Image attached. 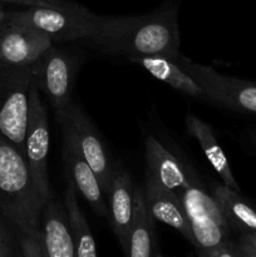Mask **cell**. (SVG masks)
Wrapping results in <instances>:
<instances>
[{"mask_svg": "<svg viewBox=\"0 0 256 257\" xmlns=\"http://www.w3.org/2000/svg\"><path fill=\"white\" fill-rule=\"evenodd\" d=\"M143 195L153 220L160 221L177 230L193 245L192 230L178 193L162 187L147 175Z\"/></svg>", "mask_w": 256, "mask_h": 257, "instance_id": "obj_12", "label": "cell"}, {"mask_svg": "<svg viewBox=\"0 0 256 257\" xmlns=\"http://www.w3.org/2000/svg\"><path fill=\"white\" fill-rule=\"evenodd\" d=\"M186 128H187V132L201 146L207 161L211 163L213 170L217 172V175L222 178L223 185L240 192V187L233 177L227 157L221 148L220 143L217 142L216 136L213 135L212 128L195 115L186 117Z\"/></svg>", "mask_w": 256, "mask_h": 257, "instance_id": "obj_17", "label": "cell"}, {"mask_svg": "<svg viewBox=\"0 0 256 257\" xmlns=\"http://www.w3.org/2000/svg\"><path fill=\"white\" fill-rule=\"evenodd\" d=\"M213 196L222 207L231 227L245 232H256V208L237 191L225 185L216 186Z\"/></svg>", "mask_w": 256, "mask_h": 257, "instance_id": "obj_19", "label": "cell"}, {"mask_svg": "<svg viewBox=\"0 0 256 257\" xmlns=\"http://www.w3.org/2000/svg\"><path fill=\"white\" fill-rule=\"evenodd\" d=\"M156 257H163V256H161L160 253H157V255H156Z\"/></svg>", "mask_w": 256, "mask_h": 257, "instance_id": "obj_29", "label": "cell"}, {"mask_svg": "<svg viewBox=\"0 0 256 257\" xmlns=\"http://www.w3.org/2000/svg\"><path fill=\"white\" fill-rule=\"evenodd\" d=\"M97 19L98 15L77 3L67 7H30L8 12L7 15L8 22L33 28L47 35L54 44L89 40L97 30Z\"/></svg>", "mask_w": 256, "mask_h": 257, "instance_id": "obj_3", "label": "cell"}, {"mask_svg": "<svg viewBox=\"0 0 256 257\" xmlns=\"http://www.w3.org/2000/svg\"><path fill=\"white\" fill-rule=\"evenodd\" d=\"M178 5L167 2L155 12L131 17H100L90 42L105 54L123 57L162 55L173 58L180 53Z\"/></svg>", "mask_w": 256, "mask_h": 257, "instance_id": "obj_1", "label": "cell"}, {"mask_svg": "<svg viewBox=\"0 0 256 257\" xmlns=\"http://www.w3.org/2000/svg\"><path fill=\"white\" fill-rule=\"evenodd\" d=\"M192 75L207 94L208 102L242 113L256 114V83L227 77L178 53L170 58Z\"/></svg>", "mask_w": 256, "mask_h": 257, "instance_id": "obj_6", "label": "cell"}, {"mask_svg": "<svg viewBox=\"0 0 256 257\" xmlns=\"http://www.w3.org/2000/svg\"><path fill=\"white\" fill-rule=\"evenodd\" d=\"M252 141L256 143V131L252 133Z\"/></svg>", "mask_w": 256, "mask_h": 257, "instance_id": "obj_28", "label": "cell"}, {"mask_svg": "<svg viewBox=\"0 0 256 257\" xmlns=\"http://www.w3.org/2000/svg\"><path fill=\"white\" fill-rule=\"evenodd\" d=\"M238 253H240V257H256V251L248 245L247 242H245L243 240L238 241Z\"/></svg>", "mask_w": 256, "mask_h": 257, "instance_id": "obj_25", "label": "cell"}, {"mask_svg": "<svg viewBox=\"0 0 256 257\" xmlns=\"http://www.w3.org/2000/svg\"><path fill=\"white\" fill-rule=\"evenodd\" d=\"M3 3H10V4L22 5V7H67L73 2L69 0H0Z\"/></svg>", "mask_w": 256, "mask_h": 257, "instance_id": "obj_23", "label": "cell"}, {"mask_svg": "<svg viewBox=\"0 0 256 257\" xmlns=\"http://www.w3.org/2000/svg\"><path fill=\"white\" fill-rule=\"evenodd\" d=\"M108 198V220L123 251H128L131 227L135 210V187L132 178L123 166H114Z\"/></svg>", "mask_w": 256, "mask_h": 257, "instance_id": "obj_11", "label": "cell"}, {"mask_svg": "<svg viewBox=\"0 0 256 257\" xmlns=\"http://www.w3.org/2000/svg\"><path fill=\"white\" fill-rule=\"evenodd\" d=\"M32 84V67H17L0 60V135L24 155Z\"/></svg>", "mask_w": 256, "mask_h": 257, "instance_id": "obj_4", "label": "cell"}, {"mask_svg": "<svg viewBox=\"0 0 256 257\" xmlns=\"http://www.w3.org/2000/svg\"><path fill=\"white\" fill-rule=\"evenodd\" d=\"M49 142L47 109L42 102L39 89L33 83L29 92V110L25 131V157L44 205L53 197L48 177Z\"/></svg>", "mask_w": 256, "mask_h": 257, "instance_id": "obj_9", "label": "cell"}, {"mask_svg": "<svg viewBox=\"0 0 256 257\" xmlns=\"http://www.w3.org/2000/svg\"><path fill=\"white\" fill-rule=\"evenodd\" d=\"M57 120L62 128L63 138L70 141L82 153L94 171L105 196L112 182L114 166L110 162L93 123L74 102L70 103L67 109L57 117Z\"/></svg>", "mask_w": 256, "mask_h": 257, "instance_id": "obj_7", "label": "cell"}, {"mask_svg": "<svg viewBox=\"0 0 256 257\" xmlns=\"http://www.w3.org/2000/svg\"><path fill=\"white\" fill-rule=\"evenodd\" d=\"M63 160L68 172V180L88 201L95 213L108 218V206L104 192L99 185L94 171L92 170L82 153L70 141L63 138Z\"/></svg>", "mask_w": 256, "mask_h": 257, "instance_id": "obj_13", "label": "cell"}, {"mask_svg": "<svg viewBox=\"0 0 256 257\" xmlns=\"http://www.w3.org/2000/svg\"><path fill=\"white\" fill-rule=\"evenodd\" d=\"M54 43L43 33L7 19L0 23V60L17 67H33Z\"/></svg>", "mask_w": 256, "mask_h": 257, "instance_id": "obj_10", "label": "cell"}, {"mask_svg": "<svg viewBox=\"0 0 256 257\" xmlns=\"http://www.w3.org/2000/svg\"><path fill=\"white\" fill-rule=\"evenodd\" d=\"M128 60L135 63V64L141 65L156 79L166 83L182 94L195 98V99L208 100L207 94H206L205 89L201 87L200 83L192 75L188 74L175 60L167 57H162V55L136 57Z\"/></svg>", "mask_w": 256, "mask_h": 257, "instance_id": "obj_16", "label": "cell"}, {"mask_svg": "<svg viewBox=\"0 0 256 257\" xmlns=\"http://www.w3.org/2000/svg\"><path fill=\"white\" fill-rule=\"evenodd\" d=\"M241 240H243L245 242H247L253 250L256 251V232H245L241 236Z\"/></svg>", "mask_w": 256, "mask_h": 257, "instance_id": "obj_26", "label": "cell"}, {"mask_svg": "<svg viewBox=\"0 0 256 257\" xmlns=\"http://www.w3.org/2000/svg\"><path fill=\"white\" fill-rule=\"evenodd\" d=\"M193 235L196 251H205L228 240L230 223L215 196H210L193 181L178 193Z\"/></svg>", "mask_w": 256, "mask_h": 257, "instance_id": "obj_5", "label": "cell"}, {"mask_svg": "<svg viewBox=\"0 0 256 257\" xmlns=\"http://www.w3.org/2000/svg\"><path fill=\"white\" fill-rule=\"evenodd\" d=\"M7 15H8L7 10H4L2 7H0V23H3L5 19H7Z\"/></svg>", "mask_w": 256, "mask_h": 257, "instance_id": "obj_27", "label": "cell"}, {"mask_svg": "<svg viewBox=\"0 0 256 257\" xmlns=\"http://www.w3.org/2000/svg\"><path fill=\"white\" fill-rule=\"evenodd\" d=\"M10 252H12V246H10L9 232L0 218V257H10Z\"/></svg>", "mask_w": 256, "mask_h": 257, "instance_id": "obj_24", "label": "cell"}, {"mask_svg": "<svg viewBox=\"0 0 256 257\" xmlns=\"http://www.w3.org/2000/svg\"><path fill=\"white\" fill-rule=\"evenodd\" d=\"M146 161L147 175L162 187L173 192L180 193L195 181L190 177L178 158L153 136L146 138Z\"/></svg>", "mask_w": 256, "mask_h": 257, "instance_id": "obj_14", "label": "cell"}, {"mask_svg": "<svg viewBox=\"0 0 256 257\" xmlns=\"http://www.w3.org/2000/svg\"><path fill=\"white\" fill-rule=\"evenodd\" d=\"M43 202L23 152L0 135V211L20 233L42 231Z\"/></svg>", "mask_w": 256, "mask_h": 257, "instance_id": "obj_2", "label": "cell"}, {"mask_svg": "<svg viewBox=\"0 0 256 257\" xmlns=\"http://www.w3.org/2000/svg\"><path fill=\"white\" fill-rule=\"evenodd\" d=\"M33 83L49 100L55 117H59L72 100V89L77 72L75 58L55 47L47 50L32 67Z\"/></svg>", "mask_w": 256, "mask_h": 257, "instance_id": "obj_8", "label": "cell"}, {"mask_svg": "<svg viewBox=\"0 0 256 257\" xmlns=\"http://www.w3.org/2000/svg\"><path fill=\"white\" fill-rule=\"evenodd\" d=\"M198 257H240L237 243L227 240L222 245L205 251H197Z\"/></svg>", "mask_w": 256, "mask_h": 257, "instance_id": "obj_22", "label": "cell"}, {"mask_svg": "<svg viewBox=\"0 0 256 257\" xmlns=\"http://www.w3.org/2000/svg\"><path fill=\"white\" fill-rule=\"evenodd\" d=\"M128 257H156L155 221L147 208L142 188H135V210L128 242Z\"/></svg>", "mask_w": 256, "mask_h": 257, "instance_id": "obj_18", "label": "cell"}, {"mask_svg": "<svg viewBox=\"0 0 256 257\" xmlns=\"http://www.w3.org/2000/svg\"><path fill=\"white\" fill-rule=\"evenodd\" d=\"M64 206L68 213L75 246V257H97V247L89 225L80 211L77 190L69 182L64 195Z\"/></svg>", "mask_w": 256, "mask_h": 257, "instance_id": "obj_20", "label": "cell"}, {"mask_svg": "<svg viewBox=\"0 0 256 257\" xmlns=\"http://www.w3.org/2000/svg\"><path fill=\"white\" fill-rule=\"evenodd\" d=\"M20 248L23 257H48L42 231L34 233H22Z\"/></svg>", "mask_w": 256, "mask_h": 257, "instance_id": "obj_21", "label": "cell"}, {"mask_svg": "<svg viewBox=\"0 0 256 257\" xmlns=\"http://www.w3.org/2000/svg\"><path fill=\"white\" fill-rule=\"evenodd\" d=\"M43 238L48 257H75L74 238L65 206L50 198L43 207Z\"/></svg>", "mask_w": 256, "mask_h": 257, "instance_id": "obj_15", "label": "cell"}]
</instances>
